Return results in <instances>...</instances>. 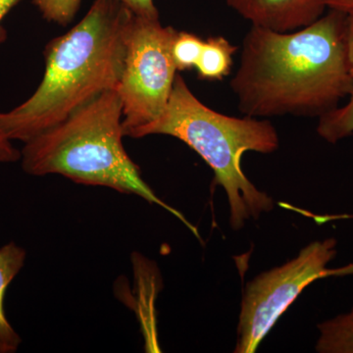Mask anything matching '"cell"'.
<instances>
[{"instance_id":"6da1fadb","label":"cell","mask_w":353,"mask_h":353,"mask_svg":"<svg viewBox=\"0 0 353 353\" xmlns=\"http://www.w3.org/2000/svg\"><path fill=\"white\" fill-rule=\"evenodd\" d=\"M347 15L330 9L292 32L252 26L231 80L239 109L254 118L320 116L350 95Z\"/></svg>"},{"instance_id":"7a4b0ae2","label":"cell","mask_w":353,"mask_h":353,"mask_svg":"<svg viewBox=\"0 0 353 353\" xmlns=\"http://www.w3.org/2000/svg\"><path fill=\"white\" fill-rule=\"evenodd\" d=\"M132 13L118 0H94L75 27L46 44V70L36 92L17 108L0 112V124L11 141L27 143L118 88Z\"/></svg>"},{"instance_id":"3957f363","label":"cell","mask_w":353,"mask_h":353,"mask_svg":"<svg viewBox=\"0 0 353 353\" xmlns=\"http://www.w3.org/2000/svg\"><path fill=\"white\" fill-rule=\"evenodd\" d=\"M122 101L108 90L25 143L21 165L31 176L57 174L77 183L136 194L170 212L201 240L196 227L155 194L123 145Z\"/></svg>"},{"instance_id":"277c9868","label":"cell","mask_w":353,"mask_h":353,"mask_svg":"<svg viewBox=\"0 0 353 353\" xmlns=\"http://www.w3.org/2000/svg\"><path fill=\"white\" fill-rule=\"evenodd\" d=\"M166 134L183 141L209 165L215 181L224 189L230 223L239 231L250 219L274 208V201L245 176L241 157L248 152L273 153L280 141L270 121L246 116L232 117L202 103L176 73L166 108L157 119L134 129L127 137L145 138Z\"/></svg>"},{"instance_id":"5b68a950","label":"cell","mask_w":353,"mask_h":353,"mask_svg":"<svg viewBox=\"0 0 353 353\" xmlns=\"http://www.w3.org/2000/svg\"><path fill=\"white\" fill-rule=\"evenodd\" d=\"M176 32L162 26L159 17L134 13L130 17L124 70L116 88L122 101L125 137L157 119L166 108L178 72L171 52Z\"/></svg>"},{"instance_id":"8992f818","label":"cell","mask_w":353,"mask_h":353,"mask_svg":"<svg viewBox=\"0 0 353 353\" xmlns=\"http://www.w3.org/2000/svg\"><path fill=\"white\" fill-rule=\"evenodd\" d=\"M336 241H315L289 262L263 272L246 284L234 352H256L266 334L309 285L334 274L353 269L332 270L327 265L336 256Z\"/></svg>"},{"instance_id":"52a82bcc","label":"cell","mask_w":353,"mask_h":353,"mask_svg":"<svg viewBox=\"0 0 353 353\" xmlns=\"http://www.w3.org/2000/svg\"><path fill=\"white\" fill-rule=\"evenodd\" d=\"M252 26L292 32L324 15L326 0H225Z\"/></svg>"},{"instance_id":"ba28073f","label":"cell","mask_w":353,"mask_h":353,"mask_svg":"<svg viewBox=\"0 0 353 353\" xmlns=\"http://www.w3.org/2000/svg\"><path fill=\"white\" fill-rule=\"evenodd\" d=\"M26 257L24 248L14 241L0 248V338L16 350L19 347L21 338L7 319L4 301L7 289L24 267Z\"/></svg>"},{"instance_id":"9c48e42d","label":"cell","mask_w":353,"mask_h":353,"mask_svg":"<svg viewBox=\"0 0 353 353\" xmlns=\"http://www.w3.org/2000/svg\"><path fill=\"white\" fill-rule=\"evenodd\" d=\"M236 51L224 37H210L202 46L196 66L197 77L202 81H222L231 73L233 57Z\"/></svg>"},{"instance_id":"30bf717a","label":"cell","mask_w":353,"mask_h":353,"mask_svg":"<svg viewBox=\"0 0 353 353\" xmlns=\"http://www.w3.org/2000/svg\"><path fill=\"white\" fill-rule=\"evenodd\" d=\"M319 339L316 352L320 353H353V309L318 325Z\"/></svg>"},{"instance_id":"8fae6325","label":"cell","mask_w":353,"mask_h":353,"mask_svg":"<svg viewBox=\"0 0 353 353\" xmlns=\"http://www.w3.org/2000/svg\"><path fill=\"white\" fill-rule=\"evenodd\" d=\"M317 132L323 139L333 145L352 134L353 88L347 105L332 109L320 116Z\"/></svg>"},{"instance_id":"7c38bea8","label":"cell","mask_w":353,"mask_h":353,"mask_svg":"<svg viewBox=\"0 0 353 353\" xmlns=\"http://www.w3.org/2000/svg\"><path fill=\"white\" fill-rule=\"evenodd\" d=\"M204 39L189 32H176L172 43L171 52L176 71L196 68Z\"/></svg>"},{"instance_id":"4fadbf2b","label":"cell","mask_w":353,"mask_h":353,"mask_svg":"<svg viewBox=\"0 0 353 353\" xmlns=\"http://www.w3.org/2000/svg\"><path fill=\"white\" fill-rule=\"evenodd\" d=\"M81 3L82 0H32L43 19L63 27L74 20Z\"/></svg>"},{"instance_id":"5bb4252c","label":"cell","mask_w":353,"mask_h":353,"mask_svg":"<svg viewBox=\"0 0 353 353\" xmlns=\"http://www.w3.org/2000/svg\"><path fill=\"white\" fill-rule=\"evenodd\" d=\"M12 141L0 124V165L20 161L21 150L13 145Z\"/></svg>"},{"instance_id":"9a60e30c","label":"cell","mask_w":353,"mask_h":353,"mask_svg":"<svg viewBox=\"0 0 353 353\" xmlns=\"http://www.w3.org/2000/svg\"><path fill=\"white\" fill-rule=\"evenodd\" d=\"M123 6L129 8L136 15L145 17H159L157 6L153 0H118Z\"/></svg>"},{"instance_id":"2e32d148","label":"cell","mask_w":353,"mask_h":353,"mask_svg":"<svg viewBox=\"0 0 353 353\" xmlns=\"http://www.w3.org/2000/svg\"><path fill=\"white\" fill-rule=\"evenodd\" d=\"M20 1L21 0H0V46L6 43L7 39V31L2 22L7 14L10 12Z\"/></svg>"},{"instance_id":"e0dca14e","label":"cell","mask_w":353,"mask_h":353,"mask_svg":"<svg viewBox=\"0 0 353 353\" xmlns=\"http://www.w3.org/2000/svg\"><path fill=\"white\" fill-rule=\"evenodd\" d=\"M345 38H347L348 64H350V72L353 76V14L347 15Z\"/></svg>"},{"instance_id":"ac0fdd59","label":"cell","mask_w":353,"mask_h":353,"mask_svg":"<svg viewBox=\"0 0 353 353\" xmlns=\"http://www.w3.org/2000/svg\"><path fill=\"white\" fill-rule=\"evenodd\" d=\"M326 3L329 9L340 11L345 15L353 14V0H326Z\"/></svg>"},{"instance_id":"d6986e66","label":"cell","mask_w":353,"mask_h":353,"mask_svg":"<svg viewBox=\"0 0 353 353\" xmlns=\"http://www.w3.org/2000/svg\"><path fill=\"white\" fill-rule=\"evenodd\" d=\"M16 348H14L12 345L7 343L6 341L2 340L0 338V353H13L16 352Z\"/></svg>"},{"instance_id":"ffe728a7","label":"cell","mask_w":353,"mask_h":353,"mask_svg":"<svg viewBox=\"0 0 353 353\" xmlns=\"http://www.w3.org/2000/svg\"><path fill=\"white\" fill-rule=\"evenodd\" d=\"M353 309V308H352Z\"/></svg>"}]
</instances>
